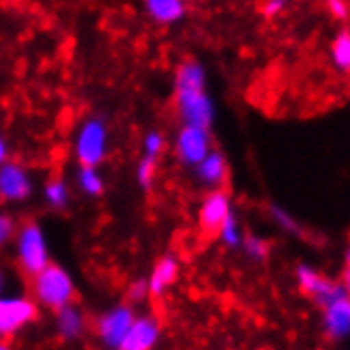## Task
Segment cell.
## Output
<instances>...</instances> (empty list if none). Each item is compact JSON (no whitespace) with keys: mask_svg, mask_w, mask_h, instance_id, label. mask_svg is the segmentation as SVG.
Segmentation results:
<instances>
[{"mask_svg":"<svg viewBox=\"0 0 350 350\" xmlns=\"http://www.w3.org/2000/svg\"><path fill=\"white\" fill-rule=\"evenodd\" d=\"M246 251H249V255H253V257H265L267 246L259 238H246Z\"/></svg>","mask_w":350,"mask_h":350,"instance_id":"obj_24","label":"cell"},{"mask_svg":"<svg viewBox=\"0 0 350 350\" xmlns=\"http://www.w3.org/2000/svg\"><path fill=\"white\" fill-rule=\"evenodd\" d=\"M145 7L159 24H174L185 15L183 0H145Z\"/></svg>","mask_w":350,"mask_h":350,"instance_id":"obj_16","label":"cell"},{"mask_svg":"<svg viewBox=\"0 0 350 350\" xmlns=\"http://www.w3.org/2000/svg\"><path fill=\"white\" fill-rule=\"evenodd\" d=\"M211 151V134L208 128L200 126H187L176 136V155L187 166H198V163L208 155Z\"/></svg>","mask_w":350,"mask_h":350,"instance_id":"obj_6","label":"cell"},{"mask_svg":"<svg viewBox=\"0 0 350 350\" xmlns=\"http://www.w3.org/2000/svg\"><path fill=\"white\" fill-rule=\"evenodd\" d=\"M348 267H350V253H348Z\"/></svg>","mask_w":350,"mask_h":350,"instance_id":"obj_31","label":"cell"},{"mask_svg":"<svg viewBox=\"0 0 350 350\" xmlns=\"http://www.w3.org/2000/svg\"><path fill=\"white\" fill-rule=\"evenodd\" d=\"M17 259L30 276L40 272L49 263L45 234L34 221L24 223L17 234Z\"/></svg>","mask_w":350,"mask_h":350,"instance_id":"obj_2","label":"cell"},{"mask_svg":"<svg viewBox=\"0 0 350 350\" xmlns=\"http://www.w3.org/2000/svg\"><path fill=\"white\" fill-rule=\"evenodd\" d=\"M79 187L90 196H100L105 191V180L96 172V166H83L79 170Z\"/></svg>","mask_w":350,"mask_h":350,"instance_id":"obj_17","label":"cell"},{"mask_svg":"<svg viewBox=\"0 0 350 350\" xmlns=\"http://www.w3.org/2000/svg\"><path fill=\"white\" fill-rule=\"evenodd\" d=\"M155 159L157 157H151V155H145L140 161H138V170H136V178L140 183V187L149 189L153 185V178H155Z\"/></svg>","mask_w":350,"mask_h":350,"instance_id":"obj_19","label":"cell"},{"mask_svg":"<svg viewBox=\"0 0 350 350\" xmlns=\"http://www.w3.org/2000/svg\"><path fill=\"white\" fill-rule=\"evenodd\" d=\"M327 329L334 338L346 336L350 332V301L344 297L334 299L332 304H327Z\"/></svg>","mask_w":350,"mask_h":350,"instance_id":"obj_15","label":"cell"},{"mask_svg":"<svg viewBox=\"0 0 350 350\" xmlns=\"http://www.w3.org/2000/svg\"><path fill=\"white\" fill-rule=\"evenodd\" d=\"M109 132L100 119H90L77 136V157L81 166H98L107 157Z\"/></svg>","mask_w":350,"mask_h":350,"instance_id":"obj_4","label":"cell"},{"mask_svg":"<svg viewBox=\"0 0 350 350\" xmlns=\"http://www.w3.org/2000/svg\"><path fill=\"white\" fill-rule=\"evenodd\" d=\"M198 176L202 183L213 185V187L223 185V180L228 178V163H225L223 155L208 151V155L198 163Z\"/></svg>","mask_w":350,"mask_h":350,"instance_id":"obj_14","label":"cell"},{"mask_svg":"<svg viewBox=\"0 0 350 350\" xmlns=\"http://www.w3.org/2000/svg\"><path fill=\"white\" fill-rule=\"evenodd\" d=\"M299 284H301V291L314 295L323 304H332L334 299L342 297V291L336 284H332L329 280H325L323 276H319L310 270H306V267L299 270Z\"/></svg>","mask_w":350,"mask_h":350,"instance_id":"obj_11","label":"cell"},{"mask_svg":"<svg viewBox=\"0 0 350 350\" xmlns=\"http://www.w3.org/2000/svg\"><path fill=\"white\" fill-rule=\"evenodd\" d=\"M149 295V284L145 280H138L132 284V289H130V299L134 301H140V299H145Z\"/></svg>","mask_w":350,"mask_h":350,"instance_id":"obj_25","label":"cell"},{"mask_svg":"<svg viewBox=\"0 0 350 350\" xmlns=\"http://www.w3.org/2000/svg\"><path fill=\"white\" fill-rule=\"evenodd\" d=\"M329 9H332V13L336 17H340V19H344L348 15V9H346V5L342 3V0H329Z\"/></svg>","mask_w":350,"mask_h":350,"instance_id":"obj_26","label":"cell"},{"mask_svg":"<svg viewBox=\"0 0 350 350\" xmlns=\"http://www.w3.org/2000/svg\"><path fill=\"white\" fill-rule=\"evenodd\" d=\"M221 238L228 242L230 246H236L240 242V236H238V225H236V219L232 215H228V219L223 221L221 230H219Z\"/></svg>","mask_w":350,"mask_h":350,"instance_id":"obj_21","label":"cell"},{"mask_svg":"<svg viewBox=\"0 0 350 350\" xmlns=\"http://www.w3.org/2000/svg\"><path fill=\"white\" fill-rule=\"evenodd\" d=\"M34 295L43 306L59 310L62 306L72 304L75 282L64 267L47 263L43 270L34 274Z\"/></svg>","mask_w":350,"mask_h":350,"instance_id":"obj_1","label":"cell"},{"mask_svg":"<svg viewBox=\"0 0 350 350\" xmlns=\"http://www.w3.org/2000/svg\"><path fill=\"white\" fill-rule=\"evenodd\" d=\"M230 215V198L225 191H213L208 198L204 200L200 208V225L204 232L217 234L221 230L223 221Z\"/></svg>","mask_w":350,"mask_h":350,"instance_id":"obj_10","label":"cell"},{"mask_svg":"<svg viewBox=\"0 0 350 350\" xmlns=\"http://www.w3.org/2000/svg\"><path fill=\"white\" fill-rule=\"evenodd\" d=\"M3 286H5V276H3V270H0V293H3Z\"/></svg>","mask_w":350,"mask_h":350,"instance_id":"obj_30","label":"cell"},{"mask_svg":"<svg viewBox=\"0 0 350 350\" xmlns=\"http://www.w3.org/2000/svg\"><path fill=\"white\" fill-rule=\"evenodd\" d=\"M13 234H15V223H13V219L7 217V215H0V246L7 244L13 238Z\"/></svg>","mask_w":350,"mask_h":350,"instance_id":"obj_23","label":"cell"},{"mask_svg":"<svg viewBox=\"0 0 350 350\" xmlns=\"http://www.w3.org/2000/svg\"><path fill=\"white\" fill-rule=\"evenodd\" d=\"M334 57L342 68H350V34H342L334 45Z\"/></svg>","mask_w":350,"mask_h":350,"instance_id":"obj_20","label":"cell"},{"mask_svg":"<svg viewBox=\"0 0 350 350\" xmlns=\"http://www.w3.org/2000/svg\"><path fill=\"white\" fill-rule=\"evenodd\" d=\"M282 7H284V0H267L265 7H263V13L265 15H276Z\"/></svg>","mask_w":350,"mask_h":350,"instance_id":"obj_27","label":"cell"},{"mask_svg":"<svg viewBox=\"0 0 350 350\" xmlns=\"http://www.w3.org/2000/svg\"><path fill=\"white\" fill-rule=\"evenodd\" d=\"M134 312L130 306H117L111 312H107L98 321V338L102 344H107L111 348H119L123 338L128 336L130 327L134 323Z\"/></svg>","mask_w":350,"mask_h":350,"instance_id":"obj_7","label":"cell"},{"mask_svg":"<svg viewBox=\"0 0 350 350\" xmlns=\"http://www.w3.org/2000/svg\"><path fill=\"white\" fill-rule=\"evenodd\" d=\"M45 198L53 208H64L68 204V187L62 178H51L45 185Z\"/></svg>","mask_w":350,"mask_h":350,"instance_id":"obj_18","label":"cell"},{"mask_svg":"<svg viewBox=\"0 0 350 350\" xmlns=\"http://www.w3.org/2000/svg\"><path fill=\"white\" fill-rule=\"evenodd\" d=\"M159 340V325L151 317L134 319L128 336L121 342V350H149Z\"/></svg>","mask_w":350,"mask_h":350,"instance_id":"obj_9","label":"cell"},{"mask_svg":"<svg viewBox=\"0 0 350 350\" xmlns=\"http://www.w3.org/2000/svg\"><path fill=\"white\" fill-rule=\"evenodd\" d=\"M176 107H178L180 119L187 123V126L211 128L215 109L204 85L176 88Z\"/></svg>","mask_w":350,"mask_h":350,"instance_id":"obj_3","label":"cell"},{"mask_svg":"<svg viewBox=\"0 0 350 350\" xmlns=\"http://www.w3.org/2000/svg\"><path fill=\"white\" fill-rule=\"evenodd\" d=\"M7 155H9L7 142H5V138H3V136H0V163H5V161H7Z\"/></svg>","mask_w":350,"mask_h":350,"instance_id":"obj_28","label":"cell"},{"mask_svg":"<svg viewBox=\"0 0 350 350\" xmlns=\"http://www.w3.org/2000/svg\"><path fill=\"white\" fill-rule=\"evenodd\" d=\"M178 276V263L174 257H163L157 261V265L153 267V274L149 278V295H161L168 286L176 280Z\"/></svg>","mask_w":350,"mask_h":350,"instance_id":"obj_13","label":"cell"},{"mask_svg":"<svg viewBox=\"0 0 350 350\" xmlns=\"http://www.w3.org/2000/svg\"><path fill=\"white\" fill-rule=\"evenodd\" d=\"M36 319V306L26 297H0V338H11Z\"/></svg>","mask_w":350,"mask_h":350,"instance_id":"obj_5","label":"cell"},{"mask_svg":"<svg viewBox=\"0 0 350 350\" xmlns=\"http://www.w3.org/2000/svg\"><path fill=\"white\" fill-rule=\"evenodd\" d=\"M344 282H346V286H348V289H350V267H348V270H346V274H344Z\"/></svg>","mask_w":350,"mask_h":350,"instance_id":"obj_29","label":"cell"},{"mask_svg":"<svg viewBox=\"0 0 350 350\" xmlns=\"http://www.w3.org/2000/svg\"><path fill=\"white\" fill-rule=\"evenodd\" d=\"M0 198H3V196H0Z\"/></svg>","mask_w":350,"mask_h":350,"instance_id":"obj_32","label":"cell"},{"mask_svg":"<svg viewBox=\"0 0 350 350\" xmlns=\"http://www.w3.org/2000/svg\"><path fill=\"white\" fill-rule=\"evenodd\" d=\"M163 147H166V142H163V136L159 132L147 134V138H145V155L157 157L163 151Z\"/></svg>","mask_w":350,"mask_h":350,"instance_id":"obj_22","label":"cell"},{"mask_svg":"<svg viewBox=\"0 0 350 350\" xmlns=\"http://www.w3.org/2000/svg\"><path fill=\"white\" fill-rule=\"evenodd\" d=\"M85 329V317L77 306L66 304L57 310V334L62 340H77Z\"/></svg>","mask_w":350,"mask_h":350,"instance_id":"obj_12","label":"cell"},{"mask_svg":"<svg viewBox=\"0 0 350 350\" xmlns=\"http://www.w3.org/2000/svg\"><path fill=\"white\" fill-rule=\"evenodd\" d=\"M32 183L19 163H0V196L9 202H22L30 196Z\"/></svg>","mask_w":350,"mask_h":350,"instance_id":"obj_8","label":"cell"}]
</instances>
